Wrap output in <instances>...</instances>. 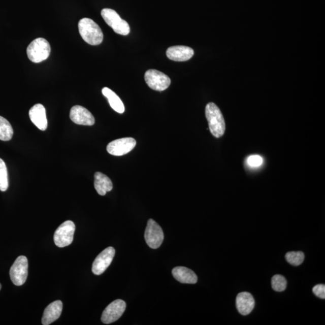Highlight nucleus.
Instances as JSON below:
<instances>
[{"mask_svg": "<svg viewBox=\"0 0 325 325\" xmlns=\"http://www.w3.org/2000/svg\"><path fill=\"white\" fill-rule=\"evenodd\" d=\"M79 30L81 37L87 44L98 45L102 43L104 36L102 29L92 19H81L79 22Z\"/></svg>", "mask_w": 325, "mask_h": 325, "instance_id": "1", "label": "nucleus"}, {"mask_svg": "<svg viewBox=\"0 0 325 325\" xmlns=\"http://www.w3.org/2000/svg\"><path fill=\"white\" fill-rule=\"evenodd\" d=\"M206 116L211 134L216 138L222 137L225 132V122L219 107L213 103L208 104Z\"/></svg>", "mask_w": 325, "mask_h": 325, "instance_id": "2", "label": "nucleus"}, {"mask_svg": "<svg viewBox=\"0 0 325 325\" xmlns=\"http://www.w3.org/2000/svg\"><path fill=\"white\" fill-rule=\"evenodd\" d=\"M50 53V44L46 40L42 38L32 41L27 49L28 57L34 63H40L47 59Z\"/></svg>", "mask_w": 325, "mask_h": 325, "instance_id": "3", "label": "nucleus"}, {"mask_svg": "<svg viewBox=\"0 0 325 325\" xmlns=\"http://www.w3.org/2000/svg\"><path fill=\"white\" fill-rule=\"evenodd\" d=\"M104 20L114 31L119 35L126 36L130 32L129 25L128 22L123 20L115 11L111 9L106 8L101 12Z\"/></svg>", "mask_w": 325, "mask_h": 325, "instance_id": "4", "label": "nucleus"}, {"mask_svg": "<svg viewBox=\"0 0 325 325\" xmlns=\"http://www.w3.org/2000/svg\"><path fill=\"white\" fill-rule=\"evenodd\" d=\"M76 225L71 220L65 221L57 228L54 235L55 245L59 248H64L73 242Z\"/></svg>", "mask_w": 325, "mask_h": 325, "instance_id": "5", "label": "nucleus"}, {"mask_svg": "<svg viewBox=\"0 0 325 325\" xmlns=\"http://www.w3.org/2000/svg\"><path fill=\"white\" fill-rule=\"evenodd\" d=\"M28 259L26 256H18L10 270V276L15 285H23L28 276Z\"/></svg>", "mask_w": 325, "mask_h": 325, "instance_id": "6", "label": "nucleus"}, {"mask_svg": "<svg viewBox=\"0 0 325 325\" xmlns=\"http://www.w3.org/2000/svg\"><path fill=\"white\" fill-rule=\"evenodd\" d=\"M145 239L152 249H157L164 242V234L161 228L153 219H149L145 232Z\"/></svg>", "mask_w": 325, "mask_h": 325, "instance_id": "7", "label": "nucleus"}, {"mask_svg": "<svg viewBox=\"0 0 325 325\" xmlns=\"http://www.w3.org/2000/svg\"><path fill=\"white\" fill-rule=\"evenodd\" d=\"M145 80L151 89L164 91L170 87L171 81L167 75L155 70H149L145 74Z\"/></svg>", "mask_w": 325, "mask_h": 325, "instance_id": "8", "label": "nucleus"}, {"mask_svg": "<svg viewBox=\"0 0 325 325\" xmlns=\"http://www.w3.org/2000/svg\"><path fill=\"white\" fill-rule=\"evenodd\" d=\"M136 141L132 138L115 140L107 146V151L110 154L122 156L129 153L135 148Z\"/></svg>", "mask_w": 325, "mask_h": 325, "instance_id": "9", "label": "nucleus"}, {"mask_svg": "<svg viewBox=\"0 0 325 325\" xmlns=\"http://www.w3.org/2000/svg\"><path fill=\"white\" fill-rule=\"evenodd\" d=\"M126 309V303L121 300H117L110 304L104 310L102 316V322L110 324L115 322L122 316Z\"/></svg>", "mask_w": 325, "mask_h": 325, "instance_id": "10", "label": "nucleus"}, {"mask_svg": "<svg viewBox=\"0 0 325 325\" xmlns=\"http://www.w3.org/2000/svg\"><path fill=\"white\" fill-rule=\"evenodd\" d=\"M115 255V249L109 247L96 256L93 263L92 271L94 274L100 275L106 271L111 264Z\"/></svg>", "mask_w": 325, "mask_h": 325, "instance_id": "11", "label": "nucleus"}, {"mask_svg": "<svg viewBox=\"0 0 325 325\" xmlns=\"http://www.w3.org/2000/svg\"><path fill=\"white\" fill-rule=\"evenodd\" d=\"M70 118L78 125L92 126L95 123V118L88 110L81 106H75L70 111Z\"/></svg>", "mask_w": 325, "mask_h": 325, "instance_id": "12", "label": "nucleus"}, {"mask_svg": "<svg viewBox=\"0 0 325 325\" xmlns=\"http://www.w3.org/2000/svg\"><path fill=\"white\" fill-rule=\"evenodd\" d=\"M29 116L30 120L37 127L45 131L48 126V121L46 115V110L41 104H37L32 106L29 111Z\"/></svg>", "mask_w": 325, "mask_h": 325, "instance_id": "13", "label": "nucleus"}, {"mask_svg": "<svg viewBox=\"0 0 325 325\" xmlns=\"http://www.w3.org/2000/svg\"><path fill=\"white\" fill-rule=\"evenodd\" d=\"M194 55L192 48L183 45L169 48L167 56L170 60L176 61H185L190 59Z\"/></svg>", "mask_w": 325, "mask_h": 325, "instance_id": "14", "label": "nucleus"}, {"mask_svg": "<svg viewBox=\"0 0 325 325\" xmlns=\"http://www.w3.org/2000/svg\"><path fill=\"white\" fill-rule=\"evenodd\" d=\"M62 309L63 303L61 301H56L49 304L45 309L43 316H42V324H50L57 320L60 316Z\"/></svg>", "mask_w": 325, "mask_h": 325, "instance_id": "15", "label": "nucleus"}, {"mask_svg": "<svg viewBox=\"0 0 325 325\" xmlns=\"http://www.w3.org/2000/svg\"><path fill=\"white\" fill-rule=\"evenodd\" d=\"M237 310L243 316L251 313L255 307V300L248 292H242L236 298Z\"/></svg>", "mask_w": 325, "mask_h": 325, "instance_id": "16", "label": "nucleus"}, {"mask_svg": "<svg viewBox=\"0 0 325 325\" xmlns=\"http://www.w3.org/2000/svg\"><path fill=\"white\" fill-rule=\"evenodd\" d=\"M172 274L176 280L183 284H196L198 277L191 270L185 267H176L172 270Z\"/></svg>", "mask_w": 325, "mask_h": 325, "instance_id": "17", "label": "nucleus"}, {"mask_svg": "<svg viewBox=\"0 0 325 325\" xmlns=\"http://www.w3.org/2000/svg\"><path fill=\"white\" fill-rule=\"evenodd\" d=\"M94 186L101 196H105L107 192L111 191L113 188V183L110 179L102 172H97L95 174V181Z\"/></svg>", "mask_w": 325, "mask_h": 325, "instance_id": "18", "label": "nucleus"}, {"mask_svg": "<svg viewBox=\"0 0 325 325\" xmlns=\"http://www.w3.org/2000/svg\"><path fill=\"white\" fill-rule=\"evenodd\" d=\"M102 93L108 100L110 106L115 112L121 114L125 112V106L121 100L113 91L108 87H104Z\"/></svg>", "mask_w": 325, "mask_h": 325, "instance_id": "19", "label": "nucleus"}, {"mask_svg": "<svg viewBox=\"0 0 325 325\" xmlns=\"http://www.w3.org/2000/svg\"><path fill=\"white\" fill-rule=\"evenodd\" d=\"M14 135V130L7 119L0 116V140L9 141Z\"/></svg>", "mask_w": 325, "mask_h": 325, "instance_id": "20", "label": "nucleus"}, {"mask_svg": "<svg viewBox=\"0 0 325 325\" xmlns=\"http://www.w3.org/2000/svg\"><path fill=\"white\" fill-rule=\"evenodd\" d=\"M9 187L8 169L4 161L0 158V190L5 191Z\"/></svg>", "mask_w": 325, "mask_h": 325, "instance_id": "21", "label": "nucleus"}, {"mask_svg": "<svg viewBox=\"0 0 325 325\" xmlns=\"http://www.w3.org/2000/svg\"><path fill=\"white\" fill-rule=\"evenodd\" d=\"M304 258V253L301 251L289 252L285 255V259L287 262L295 266L301 265L303 263Z\"/></svg>", "mask_w": 325, "mask_h": 325, "instance_id": "22", "label": "nucleus"}, {"mask_svg": "<svg viewBox=\"0 0 325 325\" xmlns=\"http://www.w3.org/2000/svg\"><path fill=\"white\" fill-rule=\"evenodd\" d=\"M272 287L276 291H283L287 287V281L283 276L275 275L272 279Z\"/></svg>", "mask_w": 325, "mask_h": 325, "instance_id": "23", "label": "nucleus"}, {"mask_svg": "<svg viewBox=\"0 0 325 325\" xmlns=\"http://www.w3.org/2000/svg\"><path fill=\"white\" fill-rule=\"evenodd\" d=\"M248 164L251 167H258L263 164V158L258 155L250 156L247 160Z\"/></svg>", "mask_w": 325, "mask_h": 325, "instance_id": "24", "label": "nucleus"}, {"mask_svg": "<svg viewBox=\"0 0 325 325\" xmlns=\"http://www.w3.org/2000/svg\"><path fill=\"white\" fill-rule=\"evenodd\" d=\"M313 291L316 297L321 299L325 298V285L317 284L313 288Z\"/></svg>", "mask_w": 325, "mask_h": 325, "instance_id": "25", "label": "nucleus"}, {"mask_svg": "<svg viewBox=\"0 0 325 325\" xmlns=\"http://www.w3.org/2000/svg\"><path fill=\"white\" fill-rule=\"evenodd\" d=\"M1 288H2V284H0V290H1Z\"/></svg>", "mask_w": 325, "mask_h": 325, "instance_id": "26", "label": "nucleus"}]
</instances>
